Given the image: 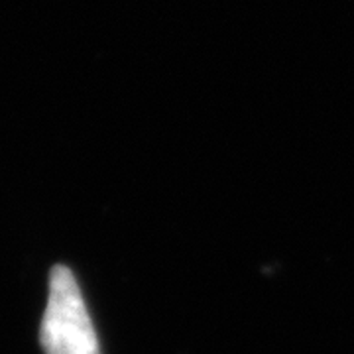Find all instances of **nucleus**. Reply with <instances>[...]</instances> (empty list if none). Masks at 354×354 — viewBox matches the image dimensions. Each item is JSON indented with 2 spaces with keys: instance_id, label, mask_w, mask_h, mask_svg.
Segmentation results:
<instances>
[{
  "instance_id": "nucleus-1",
  "label": "nucleus",
  "mask_w": 354,
  "mask_h": 354,
  "mask_svg": "<svg viewBox=\"0 0 354 354\" xmlns=\"http://www.w3.org/2000/svg\"><path fill=\"white\" fill-rule=\"evenodd\" d=\"M39 344L44 354H101L75 276L65 266L51 268L50 295L39 327Z\"/></svg>"
}]
</instances>
